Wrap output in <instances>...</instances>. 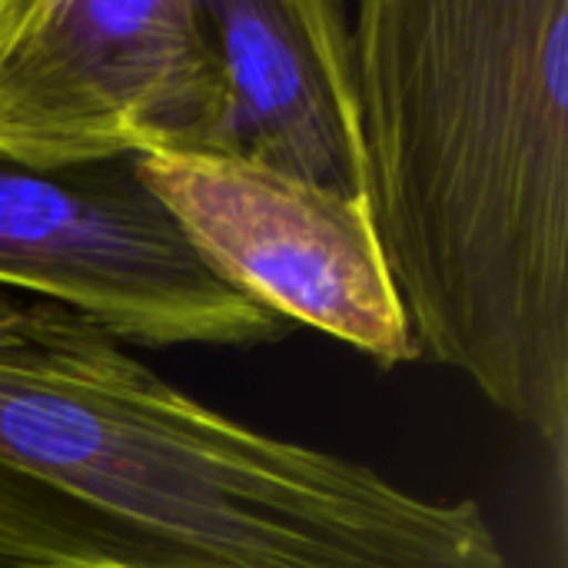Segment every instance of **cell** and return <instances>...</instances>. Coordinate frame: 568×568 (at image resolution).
Wrapping results in <instances>:
<instances>
[{
	"mask_svg": "<svg viewBox=\"0 0 568 568\" xmlns=\"http://www.w3.org/2000/svg\"><path fill=\"white\" fill-rule=\"evenodd\" d=\"M200 7L223 73V126L213 153L366 200L346 7L336 0H200Z\"/></svg>",
	"mask_w": 568,
	"mask_h": 568,
	"instance_id": "obj_6",
	"label": "cell"
},
{
	"mask_svg": "<svg viewBox=\"0 0 568 568\" xmlns=\"http://www.w3.org/2000/svg\"><path fill=\"white\" fill-rule=\"evenodd\" d=\"M223 73L200 0H0V156L83 170L216 150Z\"/></svg>",
	"mask_w": 568,
	"mask_h": 568,
	"instance_id": "obj_3",
	"label": "cell"
},
{
	"mask_svg": "<svg viewBox=\"0 0 568 568\" xmlns=\"http://www.w3.org/2000/svg\"><path fill=\"white\" fill-rule=\"evenodd\" d=\"M0 286L70 306L143 349H253L296 329L206 270L136 156L63 173L0 156Z\"/></svg>",
	"mask_w": 568,
	"mask_h": 568,
	"instance_id": "obj_4",
	"label": "cell"
},
{
	"mask_svg": "<svg viewBox=\"0 0 568 568\" xmlns=\"http://www.w3.org/2000/svg\"><path fill=\"white\" fill-rule=\"evenodd\" d=\"M0 568H516L476 503L260 433L0 286Z\"/></svg>",
	"mask_w": 568,
	"mask_h": 568,
	"instance_id": "obj_1",
	"label": "cell"
},
{
	"mask_svg": "<svg viewBox=\"0 0 568 568\" xmlns=\"http://www.w3.org/2000/svg\"><path fill=\"white\" fill-rule=\"evenodd\" d=\"M136 170L220 283L383 369L419 359L366 200L206 150H146Z\"/></svg>",
	"mask_w": 568,
	"mask_h": 568,
	"instance_id": "obj_5",
	"label": "cell"
},
{
	"mask_svg": "<svg viewBox=\"0 0 568 568\" xmlns=\"http://www.w3.org/2000/svg\"><path fill=\"white\" fill-rule=\"evenodd\" d=\"M366 203L419 359L566 446L568 0H363Z\"/></svg>",
	"mask_w": 568,
	"mask_h": 568,
	"instance_id": "obj_2",
	"label": "cell"
}]
</instances>
